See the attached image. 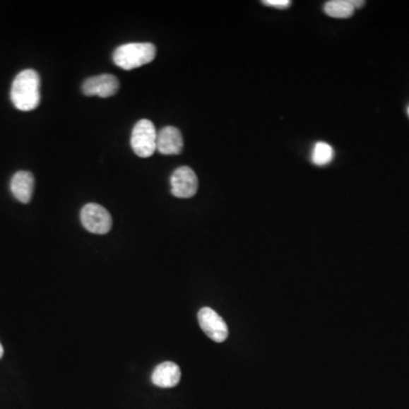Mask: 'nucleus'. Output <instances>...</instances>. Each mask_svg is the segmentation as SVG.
Here are the masks:
<instances>
[{"mask_svg":"<svg viewBox=\"0 0 409 409\" xmlns=\"http://www.w3.org/2000/svg\"><path fill=\"white\" fill-rule=\"evenodd\" d=\"M183 138L179 129L165 126L157 134V150L162 155H179L182 153Z\"/></svg>","mask_w":409,"mask_h":409,"instance_id":"6e6552de","label":"nucleus"},{"mask_svg":"<svg viewBox=\"0 0 409 409\" xmlns=\"http://www.w3.org/2000/svg\"><path fill=\"white\" fill-rule=\"evenodd\" d=\"M156 47L150 42H132L117 48L113 61L122 70L131 71L151 63L156 57Z\"/></svg>","mask_w":409,"mask_h":409,"instance_id":"f03ea898","label":"nucleus"},{"mask_svg":"<svg viewBox=\"0 0 409 409\" xmlns=\"http://www.w3.org/2000/svg\"><path fill=\"white\" fill-rule=\"evenodd\" d=\"M265 6L273 7V8L285 9L290 6L289 0H265L263 1Z\"/></svg>","mask_w":409,"mask_h":409,"instance_id":"ddd939ff","label":"nucleus"},{"mask_svg":"<svg viewBox=\"0 0 409 409\" xmlns=\"http://www.w3.org/2000/svg\"><path fill=\"white\" fill-rule=\"evenodd\" d=\"M157 134L154 123L149 119H141L136 123L131 136V147L134 154L141 158L153 156L157 150Z\"/></svg>","mask_w":409,"mask_h":409,"instance_id":"7ed1b4c3","label":"nucleus"},{"mask_svg":"<svg viewBox=\"0 0 409 409\" xmlns=\"http://www.w3.org/2000/svg\"><path fill=\"white\" fill-rule=\"evenodd\" d=\"M119 89V78L112 74H102L87 78L82 85V91L85 96H98L102 98L114 96Z\"/></svg>","mask_w":409,"mask_h":409,"instance_id":"0eeeda50","label":"nucleus"},{"mask_svg":"<svg viewBox=\"0 0 409 409\" xmlns=\"http://www.w3.org/2000/svg\"><path fill=\"white\" fill-rule=\"evenodd\" d=\"M334 151L326 143H317L312 153V162L316 166H325L333 160Z\"/></svg>","mask_w":409,"mask_h":409,"instance_id":"f8f14e48","label":"nucleus"},{"mask_svg":"<svg viewBox=\"0 0 409 409\" xmlns=\"http://www.w3.org/2000/svg\"><path fill=\"white\" fill-rule=\"evenodd\" d=\"M198 177L188 166L175 170L171 177V192L177 198H191L197 194Z\"/></svg>","mask_w":409,"mask_h":409,"instance_id":"423d86ee","label":"nucleus"},{"mask_svg":"<svg viewBox=\"0 0 409 409\" xmlns=\"http://www.w3.org/2000/svg\"><path fill=\"white\" fill-rule=\"evenodd\" d=\"M408 115H409V107H408Z\"/></svg>","mask_w":409,"mask_h":409,"instance_id":"2eb2a0df","label":"nucleus"},{"mask_svg":"<svg viewBox=\"0 0 409 409\" xmlns=\"http://www.w3.org/2000/svg\"><path fill=\"white\" fill-rule=\"evenodd\" d=\"M198 322L207 337L215 343H224L229 337L227 323L212 308H201L198 313Z\"/></svg>","mask_w":409,"mask_h":409,"instance_id":"39448f33","label":"nucleus"},{"mask_svg":"<svg viewBox=\"0 0 409 409\" xmlns=\"http://www.w3.org/2000/svg\"><path fill=\"white\" fill-rule=\"evenodd\" d=\"M3 355H4V348L3 345H1V343H0V358L3 357Z\"/></svg>","mask_w":409,"mask_h":409,"instance_id":"4468645a","label":"nucleus"},{"mask_svg":"<svg viewBox=\"0 0 409 409\" xmlns=\"http://www.w3.org/2000/svg\"><path fill=\"white\" fill-rule=\"evenodd\" d=\"M181 380V369L173 362H164L157 366L151 374V381L160 388H173Z\"/></svg>","mask_w":409,"mask_h":409,"instance_id":"9d476101","label":"nucleus"},{"mask_svg":"<svg viewBox=\"0 0 409 409\" xmlns=\"http://www.w3.org/2000/svg\"><path fill=\"white\" fill-rule=\"evenodd\" d=\"M352 0H331L324 5L325 14L334 18H348L355 12Z\"/></svg>","mask_w":409,"mask_h":409,"instance_id":"9b49d317","label":"nucleus"},{"mask_svg":"<svg viewBox=\"0 0 409 409\" xmlns=\"http://www.w3.org/2000/svg\"><path fill=\"white\" fill-rule=\"evenodd\" d=\"M80 218L85 229L95 235H106L113 225L109 212L98 203H87L82 208Z\"/></svg>","mask_w":409,"mask_h":409,"instance_id":"20e7f679","label":"nucleus"},{"mask_svg":"<svg viewBox=\"0 0 409 409\" xmlns=\"http://www.w3.org/2000/svg\"><path fill=\"white\" fill-rule=\"evenodd\" d=\"M40 76L35 70L18 73L13 81L11 99L18 111L31 112L40 104Z\"/></svg>","mask_w":409,"mask_h":409,"instance_id":"f257e3e1","label":"nucleus"},{"mask_svg":"<svg viewBox=\"0 0 409 409\" xmlns=\"http://www.w3.org/2000/svg\"><path fill=\"white\" fill-rule=\"evenodd\" d=\"M11 190L20 203H30L35 190V177L32 173L26 171L15 173L11 181Z\"/></svg>","mask_w":409,"mask_h":409,"instance_id":"1a4fd4ad","label":"nucleus"}]
</instances>
